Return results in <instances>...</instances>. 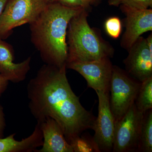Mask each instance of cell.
I'll return each instance as SVG.
<instances>
[{"label": "cell", "instance_id": "cell-1", "mask_svg": "<svg viewBox=\"0 0 152 152\" xmlns=\"http://www.w3.org/2000/svg\"><path fill=\"white\" fill-rule=\"evenodd\" d=\"M61 67L45 64L27 87L28 107L37 121L55 120L70 144L88 129H93L96 118L82 105Z\"/></svg>", "mask_w": 152, "mask_h": 152}, {"label": "cell", "instance_id": "cell-2", "mask_svg": "<svg viewBox=\"0 0 152 152\" xmlns=\"http://www.w3.org/2000/svg\"><path fill=\"white\" fill-rule=\"evenodd\" d=\"M84 9L67 7L60 2L48 4L30 24L32 43L45 64L58 67L66 65L68 25L71 19Z\"/></svg>", "mask_w": 152, "mask_h": 152}, {"label": "cell", "instance_id": "cell-3", "mask_svg": "<svg viewBox=\"0 0 152 152\" xmlns=\"http://www.w3.org/2000/svg\"><path fill=\"white\" fill-rule=\"evenodd\" d=\"M84 9L70 21L67 31L68 58L66 63L87 62L111 56V49L100 40L87 21Z\"/></svg>", "mask_w": 152, "mask_h": 152}, {"label": "cell", "instance_id": "cell-4", "mask_svg": "<svg viewBox=\"0 0 152 152\" xmlns=\"http://www.w3.org/2000/svg\"><path fill=\"white\" fill-rule=\"evenodd\" d=\"M48 4L45 0H8L0 17V37L5 39L15 28L32 23Z\"/></svg>", "mask_w": 152, "mask_h": 152}, {"label": "cell", "instance_id": "cell-5", "mask_svg": "<svg viewBox=\"0 0 152 152\" xmlns=\"http://www.w3.org/2000/svg\"><path fill=\"white\" fill-rule=\"evenodd\" d=\"M141 83L119 68L113 66L109 87V101L115 122L120 120L134 103Z\"/></svg>", "mask_w": 152, "mask_h": 152}, {"label": "cell", "instance_id": "cell-6", "mask_svg": "<svg viewBox=\"0 0 152 152\" xmlns=\"http://www.w3.org/2000/svg\"><path fill=\"white\" fill-rule=\"evenodd\" d=\"M144 114L134 103L120 120L115 122L113 152L138 151Z\"/></svg>", "mask_w": 152, "mask_h": 152}, {"label": "cell", "instance_id": "cell-7", "mask_svg": "<svg viewBox=\"0 0 152 152\" xmlns=\"http://www.w3.org/2000/svg\"><path fill=\"white\" fill-rule=\"evenodd\" d=\"M113 66L108 57L87 62L66 63V68L78 72L86 79L88 87L109 93Z\"/></svg>", "mask_w": 152, "mask_h": 152}, {"label": "cell", "instance_id": "cell-8", "mask_svg": "<svg viewBox=\"0 0 152 152\" xmlns=\"http://www.w3.org/2000/svg\"><path fill=\"white\" fill-rule=\"evenodd\" d=\"M99 98L98 115L92 129L95 132L93 139L100 152L113 150L115 120L110 105L109 93L96 91Z\"/></svg>", "mask_w": 152, "mask_h": 152}, {"label": "cell", "instance_id": "cell-9", "mask_svg": "<svg viewBox=\"0 0 152 152\" xmlns=\"http://www.w3.org/2000/svg\"><path fill=\"white\" fill-rule=\"evenodd\" d=\"M122 10L126 15V28L121 45L129 50L142 34L152 31V10H139L123 5Z\"/></svg>", "mask_w": 152, "mask_h": 152}, {"label": "cell", "instance_id": "cell-10", "mask_svg": "<svg viewBox=\"0 0 152 152\" xmlns=\"http://www.w3.org/2000/svg\"><path fill=\"white\" fill-rule=\"evenodd\" d=\"M128 57L124 61L126 69L141 83L152 77V53L146 40L140 37L129 49Z\"/></svg>", "mask_w": 152, "mask_h": 152}, {"label": "cell", "instance_id": "cell-11", "mask_svg": "<svg viewBox=\"0 0 152 152\" xmlns=\"http://www.w3.org/2000/svg\"><path fill=\"white\" fill-rule=\"evenodd\" d=\"M14 51L10 45L0 37V72L9 82L24 80L30 69L31 57L20 63L13 62Z\"/></svg>", "mask_w": 152, "mask_h": 152}, {"label": "cell", "instance_id": "cell-12", "mask_svg": "<svg viewBox=\"0 0 152 152\" xmlns=\"http://www.w3.org/2000/svg\"><path fill=\"white\" fill-rule=\"evenodd\" d=\"M39 123L43 138L42 148L35 152H74L65 137L61 128L55 120L48 118Z\"/></svg>", "mask_w": 152, "mask_h": 152}, {"label": "cell", "instance_id": "cell-13", "mask_svg": "<svg viewBox=\"0 0 152 152\" xmlns=\"http://www.w3.org/2000/svg\"><path fill=\"white\" fill-rule=\"evenodd\" d=\"M15 135L14 133L6 138L0 137V152H35L42 145L43 138L38 122L33 133L27 137L18 141L15 139Z\"/></svg>", "mask_w": 152, "mask_h": 152}, {"label": "cell", "instance_id": "cell-14", "mask_svg": "<svg viewBox=\"0 0 152 152\" xmlns=\"http://www.w3.org/2000/svg\"><path fill=\"white\" fill-rule=\"evenodd\" d=\"M138 151L152 152V111L150 110L144 114L142 122Z\"/></svg>", "mask_w": 152, "mask_h": 152}, {"label": "cell", "instance_id": "cell-15", "mask_svg": "<svg viewBox=\"0 0 152 152\" xmlns=\"http://www.w3.org/2000/svg\"><path fill=\"white\" fill-rule=\"evenodd\" d=\"M135 104L137 108L145 113L152 108V77L141 82Z\"/></svg>", "mask_w": 152, "mask_h": 152}, {"label": "cell", "instance_id": "cell-16", "mask_svg": "<svg viewBox=\"0 0 152 152\" xmlns=\"http://www.w3.org/2000/svg\"><path fill=\"white\" fill-rule=\"evenodd\" d=\"M74 152H100L93 139L80 136L74 139L70 143Z\"/></svg>", "mask_w": 152, "mask_h": 152}, {"label": "cell", "instance_id": "cell-17", "mask_svg": "<svg viewBox=\"0 0 152 152\" xmlns=\"http://www.w3.org/2000/svg\"><path fill=\"white\" fill-rule=\"evenodd\" d=\"M106 32L110 37L117 39L121 32V23L118 18L112 17L109 18L105 23Z\"/></svg>", "mask_w": 152, "mask_h": 152}, {"label": "cell", "instance_id": "cell-18", "mask_svg": "<svg viewBox=\"0 0 152 152\" xmlns=\"http://www.w3.org/2000/svg\"><path fill=\"white\" fill-rule=\"evenodd\" d=\"M121 4L139 10L152 7V0H122Z\"/></svg>", "mask_w": 152, "mask_h": 152}, {"label": "cell", "instance_id": "cell-19", "mask_svg": "<svg viewBox=\"0 0 152 152\" xmlns=\"http://www.w3.org/2000/svg\"><path fill=\"white\" fill-rule=\"evenodd\" d=\"M60 3L67 7L85 9L90 6L89 4L84 0H60Z\"/></svg>", "mask_w": 152, "mask_h": 152}, {"label": "cell", "instance_id": "cell-20", "mask_svg": "<svg viewBox=\"0 0 152 152\" xmlns=\"http://www.w3.org/2000/svg\"><path fill=\"white\" fill-rule=\"evenodd\" d=\"M5 127L6 121L4 109L0 104V137H3Z\"/></svg>", "mask_w": 152, "mask_h": 152}, {"label": "cell", "instance_id": "cell-21", "mask_svg": "<svg viewBox=\"0 0 152 152\" xmlns=\"http://www.w3.org/2000/svg\"><path fill=\"white\" fill-rule=\"evenodd\" d=\"M9 81L3 76L0 72V96L4 92L7 88Z\"/></svg>", "mask_w": 152, "mask_h": 152}, {"label": "cell", "instance_id": "cell-22", "mask_svg": "<svg viewBox=\"0 0 152 152\" xmlns=\"http://www.w3.org/2000/svg\"><path fill=\"white\" fill-rule=\"evenodd\" d=\"M148 48L150 52L152 53V36L150 35L148 38L146 39Z\"/></svg>", "mask_w": 152, "mask_h": 152}, {"label": "cell", "instance_id": "cell-23", "mask_svg": "<svg viewBox=\"0 0 152 152\" xmlns=\"http://www.w3.org/2000/svg\"><path fill=\"white\" fill-rule=\"evenodd\" d=\"M8 0H0V17Z\"/></svg>", "mask_w": 152, "mask_h": 152}, {"label": "cell", "instance_id": "cell-24", "mask_svg": "<svg viewBox=\"0 0 152 152\" xmlns=\"http://www.w3.org/2000/svg\"><path fill=\"white\" fill-rule=\"evenodd\" d=\"M122 0H109V4L110 5L118 6L121 4Z\"/></svg>", "mask_w": 152, "mask_h": 152}, {"label": "cell", "instance_id": "cell-25", "mask_svg": "<svg viewBox=\"0 0 152 152\" xmlns=\"http://www.w3.org/2000/svg\"><path fill=\"white\" fill-rule=\"evenodd\" d=\"M87 3H88L90 5L96 4L98 3L100 1V0H84Z\"/></svg>", "mask_w": 152, "mask_h": 152}, {"label": "cell", "instance_id": "cell-26", "mask_svg": "<svg viewBox=\"0 0 152 152\" xmlns=\"http://www.w3.org/2000/svg\"><path fill=\"white\" fill-rule=\"evenodd\" d=\"M48 4H51V3L60 2V0H45Z\"/></svg>", "mask_w": 152, "mask_h": 152}]
</instances>
